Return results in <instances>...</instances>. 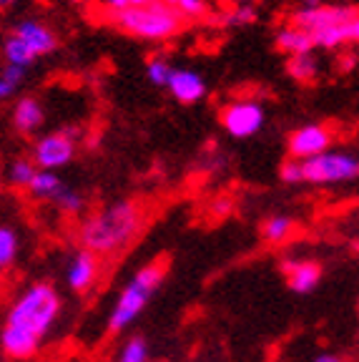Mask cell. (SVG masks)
<instances>
[{"label": "cell", "mask_w": 359, "mask_h": 362, "mask_svg": "<svg viewBox=\"0 0 359 362\" xmlns=\"http://www.w3.org/2000/svg\"><path fill=\"white\" fill-rule=\"evenodd\" d=\"M61 315V294L48 282H35L20 292L0 329V350L11 360H28L40 350L43 339Z\"/></svg>", "instance_id": "cell-1"}, {"label": "cell", "mask_w": 359, "mask_h": 362, "mask_svg": "<svg viewBox=\"0 0 359 362\" xmlns=\"http://www.w3.org/2000/svg\"><path fill=\"white\" fill-rule=\"evenodd\" d=\"M146 206L136 199H118L88 214L78 224L81 249L98 259L124 255L146 226Z\"/></svg>", "instance_id": "cell-2"}, {"label": "cell", "mask_w": 359, "mask_h": 362, "mask_svg": "<svg viewBox=\"0 0 359 362\" xmlns=\"http://www.w3.org/2000/svg\"><path fill=\"white\" fill-rule=\"evenodd\" d=\"M166 272H169V259H166V257H158L151 264L141 267V269L136 272L134 277H131V282L118 294L116 307H113L111 320H108V332H113V334L124 332L136 317L146 310V305L151 302L156 289L161 287V282L166 279Z\"/></svg>", "instance_id": "cell-3"}, {"label": "cell", "mask_w": 359, "mask_h": 362, "mask_svg": "<svg viewBox=\"0 0 359 362\" xmlns=\"http://www.w3.org/2000/svg\"><path fill=\"white\" fill-rule=\"evenodd\" d=\"M106 21L113 23L116 28H121L124 33L136 35V38L146 40H169L176 33H181L184 28V18L169 8L163 0L148 3V6L139 8H126V11L106 13Z\"/></svg>", "instance_id": "cell-4"}, {"label": "cell", "mask_w": 359, "mask_h": 362, "mask_svg": "<svg viewBox=\"0 0 359 362\" xmlns=\"http://www.w3.org/2000/svg\"><path fill=\"white\" fill-rule=\"evenodd\" d=\"M359 176V161L354 153L347 151H324L319 156H312L302 161V181L329 187V184H347Z\"/></svg>", "instance_id": "cell-5"}, {"label": "cell", "mask_w": 359, "mask_h": 362, "mask_svg": "<svg viewBox=\"0 0 359 362\" xmlns=\"http://www.w3.org/2000/svg\"><path fill=\"white\" fill-rule=\"evenodd\" d=\"M81 139L78 126H68L56 134H48L43 139H38L33 146V156L30 161L35 164V169L40 171H56L61 166L71 164L76 156V141Z\"/></svg>", "instance_id": "cell-6"}, {"label": "cell", "mask_w": 359, "mask_h": 362, "mask_svg": "<svg viewBox=\"0 0 359 362\" xmlns=\"http://www.w3.org/2000/svg\"><path fill=\"white\" fill-rule=\"evenodd\" d=\"M221 126L234 139H249L264 126V108L257 101H234L221 108Z\"/></svg>", "instance_id": "cell-7"}, {"label": "cell", "mask_w": 359, "mask_h": 362, "mask_svg": "<svg viewBox=\"0 0 359 362\" xmlns=\"http://www.w3.org/2000/svg\"><path fill=\"white\" fill-rule=\"evenodd\" d=\"M359 18L357 6H324L319 8H297L289 18V25L294 28H302L307 33H314V30L331 25V23H342V21H352Z\"/></svg>", "instance_id": "cell-8"}, {"label": "cell", "mask_w": 359, "mask_h": 362, "mask_svg": "<svg viewBox=\"0 0 359 362\" xmlns=\"http://www.w3.org/2000/svg\"><path fill=\"white\" fill-rule=\"evenodd\" d=\"M331 141H334V134H331L329 126L309 124V126L297 129L289 136V153H292V158H297V161H307V158L329 151Z\"/></svg>", "instance_id": "cell-9"}, {"label": "cell", "mask_w": 359, "mask_h": 362, "mask_svg": "<svg viewBox=\"0 0 359 362\" xmlns=\"http://www.w3.org/2000/svg\"><path fill=\"white\" fill-rule=\"evenodd\" d=\"M66 279L68 287L73 289L76 294H88L101 279V259L90 255V252H86V249H78L68 262Z\"/></svg>", "instance_id": "cell-10"}, {"label": "cell", "mask_w": 359, "mask_h": 362, "mask_svg": "<svg viewBox=\"0 0 359 362\" xmlns=\"http://www.w3.org/2000/svg\"><path fill=\"white\" fill-rule=\"evenodd\" d=\"M281 272H284L286 284L297 294L314 292L322 282V264L314 259H284L281 262Z\"/></svg>", "instance_id": "cell-11"}, {"label": "cell", "mask_w": 359, "mask_h": 362, "mask_svg": "<svg viewBox=\"0 0 359 362\" xmlns=\"http://www.w3.org/2000/svg\"><path fill=\"white\" fill-rule=\"evenodd\" d=\"M11 35H16L18 40H23V43H25V48H28L35 58L48 56V53H53L58 48L56 33H53L48 25H43V23H38V21L16 23V28H13Z\"/></svg>", "instance_id": "cell-12"}, {"label": "cell", "mask_w": 359, "mask_h": 362, "mask_svg": "<svg viewBox=\"0 0 359 362\" xmlns=\"http://www.w3.org/2000/svg\"><path fill=\"white\" fill-rule=\"evenodd\" d=\"M312 35V43L314 48H324V51H334V48H342V45H354L359 40V18L342 23H331L324 28L314 30Z\"/></svg>", "instance_id": "cell-13"}, {"label": "cell", "mask_w": 359, "mask_h": 362, "mask_svg": "<svg viewBox=\"0 0 359 362\" xmlns=\"http://www.w3.org/2000/svg\"><path fill=\"white\" fill-rule=\"evenodd\" d=\"M169 90L179 103H196L206 96V83L201 74L191 68H174L169 78Z\"/></svg>", "instance_id": "cell-14"}, {"label": "cell", "mask_w": 359, "mask_h": 362, "mask_svg": "<svg viewBox=\"0 0 359 362\" xmlns=\"http://www.w3.org/2000/svg\"><path fill=\"white\" fill-rule=\"evenodd\" d=\"M43 119H45V111L40 106L38 98L33 96H25L16 103V111H13V124L16 129L20 131L23 136H30L43 126Z\"/></svg>", "instance_id": "cell-15"}, {"label": "cell", "mask_w": 359, "mask_h": 362, "mask_svg": "<svg viewBox=\"0 0 359 362\" xmlns=\"http://www.w3.org/2000/svg\"><path fill=\"white\" fill-rule=\"evenodd\" d=\"M276 48L289 56H304V53L314 51V43H312V35L302 28H294L286 23L284 28L276 30Z\"/></svg>", "instance_id": "cell-16"}, {"label": "cell", "mask_w": 359, "mask_h": 362, "mask_svg": "<svg viewBox=\"0 0 359 362\" xmlns=\"http://www.w3.org/2000/svg\"><path fill=\"white\" fill-rule=\"evenodd\" d=\"M294 232H297V221L284 214L269 216L264 221V226H261V234H264V239L269 244H286L294 237Z\"/></svg>", "instance_id": "cell-17"}, {"label": "cell", "mask_w": 359, "mask_h": 362, "mask_svg": "<svg viewBox=\"0 0 359 362\" xmlns=\"http://www.w3.org/2000/svg\"><path fill=\"white\" fill-rule=\"evenodd\" d=\"M61 189H63V181L56 171H40L38 169L28 184V192L33 194L35 199H45V202H53Z\"/></svg>", "instance_id": "cell-18"}, {"label": "cell", "mask_w": 359, "mask_h": 362, "mask_svg": "<svg viewBox=\"0 0 359 362\" xmlns=\"http://www.w3.org/2000/svg\"><path fill=\"white\" fill-rule=\"evenodd\" d=\"M286 74L299 83H314L319 76V63L314 53H304V56H292L286 61Z\"/></svg>", "instance_id": "cell-19"}, {"label": "cell", "mask_w": 359, "mask_h": 362, "mask_svg": "<svg viewBox=\"0 0 359 362\" xmlns=\"http://www.w3.org/2000/svg\"><path fill=\"white\" fill-rule=\"evenodd\" d=\"M18 252H20V237L13 226L0 224V274L11 272V267L16 264Z\"/></svg>", "instance_id": "cell-20"}, {"label": "cell", "mask_w": 359, "mask_h": 362, "mask_svg": "<svg viewBox=\"0 0 359 362\" xmlns=\"http://www.w3.org/2000/svg\"><path fill=\"white\" fill-rule=\"evenodd\" d=\"M53 204H56V209L61 211L63 216H81L86 209V197L81 192H76V189L63 187L61 192H58V197L53 199Z\"/></svg>", "instance_id": "cell-21"}, {"label": "cell", "mask_w": 359, "mask_h": 362, "mask_svg": "<svg viewBox=\"0 0 359 362\" xmlns=\"http://www.w3.org/2000/svg\"><path fill=\"white\" fill-rule=\"evenodd\" d=\"M3 56H6V63L11 66H20V68H28L30 63L35 61L33 53L25 48L23 40H18L16 35H8L6 43H3Z\"/></svg>", "instance_id": "cell-22"}, {"label": "cell", "mask_w": 359, "mask_h": 362, "mask_svg": "<svg viewBox=\"0 0 359 362\" xmlns=\"http://www.w3.org/2000/svg\"><path fill=\"white\" fill-rule=\"evenodd\" d=\"M169 8H174L184 21H199V18L208 16V3L206 0H163Z\"/></svg>", "instance_id": "cell-23"}, {"label": "cell", "mask_w": 359, "mask_h": 362, "mask_svg": "<svg viewBox=\"0 0 359 362\" xmlns=\"http://www.w3.org/2000/svg\"><path fill=\"white\" fill-rule=\"evenodd\" d=\"M35 171L38 169H35V164L30 161V158H18V161H13L11 171H8V181H11L16 189H28Z\"/></svg>", "instance_id": "cell-24"}, {"label": "cell", "mask_w": 359, "mask_h": 362, "mask_svg": "<svg viewBox=\"0 0 359 362\" xmlns=\"http://www.w3.org/2000/svg\"><path fill=\"white\" fill-rule=\"evenodd\" d=\"M118 362H148V342L143 337H131L118 352Z\"/></svg>", "instance_id": "cell-25"}, {"label": "cell", "mask_w": 359, "mask_h": 362, "mask_svg": "<svg viewBox=\"0 0 359 362\" xmlns=\"http://www.w3.org/2000/svg\"><path fill=\"white\" fill-rule=\"evenodd\" d=\"M171 71H174V68L163 61V58H153V61H148V66H146L148 81H151L153 86H161V88H166V86H169Z\"/></svg>", "instance_id": "cell-26"}, {"label": "cell", "mask_w": 359, "mask_h": 362, "mask_svg": "<svg viewBox=\"0 0 359 362\" xmlns=\"http://www.w3.org/2000/svg\"><path fill=\"white\" fill-rule=\"evenodd\" d=\"M257 18H259V13H257V8H254V6H236L234 11L224 18V23H226V25H231V28H242V25L254 23Z\"/></svg>", "instance_id": "cell-27"}, {"label": "cell", "mask_w": 359, "mask_h": 362, "mask_svg": "<svg viewBox=\"0 0 359 362\" xmlns=\"http://www.w3.org/2000/svg\"><path fill=\"white\" fill-rule=\"evenodd\" d=\"M279 176L284 184H304L302 181V161H297V158H289V161H284L279 169Z\"/></svg>", "instance_id": "cell-28"}, {"label": "cell", "mask_w": 359, "mask_h": 362, "mask_svg": "<svg viewBox=\"0 0 359 362\" xmlns=\"http://www.w3.org/2000/svg\"><path fill=\"white\" fill-rule=\"evenodd\" d=\"M95 3L106 8V13H116V11H126V8L148 6V3H156V0H95Z\"/></svg>", "instance_id": "cell-29"}, {"label": "cell", "mask_w": 359, "mask_h": 362, "mask_svg": "<svg viewBox=\"0 0 359 362\" xmlns=\"http://www.w3.org/2000/svg\"><path fill=\"white\" fill-rule=\"evenodd\" d=\"M0 78L8 81V83H13V86H20V81L25 78V68L11 66V63H6V68H3V74H0Z\"/></svg>", "instance_id": "cell-30"}, {"label": "cell", "mask_w": 359, "mask_h": 362, "mask_svg": "<svg viewBox=\"0 0 359 362\" xmlns=\"http://www.w3.org/2000/svg\"><path fill=\"white\" fill-rule=\"evenodd\" d=\"M229 209H231V199H229V197H219L216 202H213V206H211V211H213L216 216L229 214Z\"/></svg>", "instance_id": "cell-31"}, {"label": "cell", "mask_w": 359, "mask_h": 362, "mask_svg": "<svg viewBox=\"0 0 359 362\" xmlns=\"http://www.w3.org/2000/svg\"><path fill=\"white\" fill-rule=\"evenodd\" d=\"M354 66H357V53L354 51L339 56V71H354Z\"/></svg>", "instance_id": "cell-32"}, {"label": "cell", "mask_w": 359, "mask_h": 362, "mask_svg": "<svg viewBox=\"0 0 359 362\" xmlns=\"http://www.w3.org/2000/svg\"><path fill=\"white\" fill-rule=\"evenodd\" d=\"M16 88H18V86H13V83H8V81L0 78V101H6V98H11L13 93H16Z\"/></svg>", "instance_id": "cell-33"}, {"label": "cell", "mask_w": 359, "mask_h": 362, "mask_svg": "<svg viewBox=\"0 0 359 362\" xmlns=\"http://www.w3.org/2000/svg\"><path fill=\"white\" fill-rule=\"evenodd\" d=\"M314 362H344V360L339 355H331V352H322V355L317 357Z\"/></svg>", "instance_id": "cell-34"}, {"label": "cell", "mask_w": 359, "mask_h": 362, "mask_svg": "<svg viewBox=\"0 0 359 362\" xmlns=\"http://www.w3.org/2000/svg\"><path fill=\"white\" fill-rule=\"evenodd\" d=\"M236 6H254V0H234Z\"/></svg>", "instance_id": "cell-35"}, {"label": "cell", "mask_w": 359, "mask_h": 362, "mask_svg": "<svg viewBox=\"0 0 359 362\" xmlns=\"http://www.w3.org/2000/svg\"><path fill=\"white\" fill-rule=\"evenodd\" d=\"M13 3H18V0H0V8H8V6H13Z\"/></svg>", "instance_id": "cell-36"}]
</instances>
